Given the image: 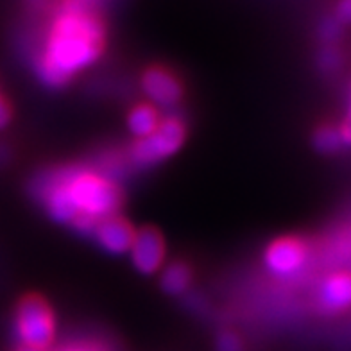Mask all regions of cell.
Instances as JSON below:
<instances>
[{"instance_id":"17","label":"cell","mask_w":351,"mask_h":351,"mask_svg":"<svg viewBox=\"0 0 351 351\" xmlns=\"http://www.w3.org/2000/svg\"><path fill=\"white\" fill-rule=\"evenodd\" d=\"M335 19L341 23H351V0H339Z\"/></svg>"},{"instance_id":"3","label":"cell","mask_w":351,"mask_h":351,"mask_svg":"<svg viewBox=\"0 0 351 351\" xmlns=\"http://www.w3.org/2000/svg\"><path fill=\"white\" fill-rule=\"evenodd\" d=\"M185 124L181 119L178 117L162 119L160 125L153 133L145 138H140L131 147V158L140 167L156 165L180 151L185 142Z\"/></svg>"},{"instance_id":"7","label":"cell","mask_w":351,"mask_h":351,"mask_svg":"<svg viewBox=\"0 0 351 351\" xmlns=\"http://www.w3.org/2000/svg\"><path fill=\"white\" fill-rule=\"evenodd\" d=\"M143 92L154 104L163 108H171L178 104L183 95V86L180 79L167 69H149L142 79Z\"/></svg>"},{"instance_id":"20","label":"cell","mask_w":351,"mask_h":351,"mask_svg":"<svg viewBox=\"0 0 351 351\" xmlns=\"http://www.w3.org/2000/svg\"><path fill=\"white\" fill-rule=\"evenodd\" d=\"M72 351H79V350H72Z\"/></svg>"},{"instance_id":"19","label":"cell","mask_w":351,"mask_h":351,"mask_svg":"<svg viewBox=\"0 0 351 351\" xmlns=\"http://www.w3.org/2000/svg\"><path fill=\"white\" fill-rule=\"evenodd\" d=\"M19 351H45V350H38V348H27V346H22Z\"/></svg>"},{"instance_id":"12","label":"cell","mask_w":351,"mask_h":351,"mask_svg":"<svg viewBox=\"0 0 351 351\" xmlns=\"http://www.w3.org/2000/svg\"><path fill=\"white\" fill-rule=\"evenodd\" d=\"M314 145L321 153H335L342 147V138L339 130L333 128H321L314 134Z\"/></svg>"},{"instance_id":"5","label":"cell","mask_w":351,"mask_h":351,"mask_svg":"<svg viewBox=\"0 0 351 351\" xmlns=\"http://www.w3.org/2000/svg\"><path fill=\"white\" fill-rule=\"evenodd\" d=\"M306 262V247L298 239H280L265 251V265L273 274L289 278L296 274Z\"/></svg>"},{"instance_id":"18","label":"cell","mask_w":351,"mask_h":351,"mask_svg":"<svg viewBox=\"0 0 351 351\" xmlns=\"http://www.w3.org/2000/svg\"><path fill=\"white\" fill-rule=\"evenodd\" d=\"M10 119H11L10 106L5 104L4 99L0 97V128H4V125L10 122Z\"/></svg>"},{"instance_id":"6","label":"cell","mask_w":351,"mask_h":351,"mask_svg":"<svg viewBox=\"0 0 351 351\" xmlns=\"http://www.w3.org/2000/svg\"><path fill=\"white\" fill-rule=\"evenodd\" d=\"M131 260L142 274H154L165 260V244L154 228H143L134 233L131 244Z\"/></svg>"},{"instance_id":"9","label":"cell","mask_w":351,"mask_h":351,"mask_svg":"<svg viewBox=\"0 0 351 351\" xmlns=\"http://www.w3.org/2000/svg\"><path fill=\"white\" fill-rule=\"evenodd\" d=\"M319 305L326 312H341L351 306V274L335 273L319 287Z\"/></svg>"},{"instance_id":"10","label":"cell","mask_w":351,"mask_h":351,"mask_svg":"<svg viewBox=\"0 0 351 351\" xmlns=\"http://www.w3.org/2000/svg\"><path fill=\"white\" fill-rule=\"evenodd\" d=\"M160 122H162L160 113L151 104H138V106H134L130 113V119H128L131 133L138 140L145 138V136L153 133L158 125H160Z\"/></svg>"},{"instance_id":"16","label":"cell","mask_w":351,"mask_h":351,"mask_svg":"<svg viewBox=\"0 0 351 351\" xmlns=\"http://www.w3.org/2000/svg\"><path fill=\"white\" fill-rule=\"evenodd\" d=\"M339 133H341L342 145H351V93H350V106H348V113L342 121L341 128H339Z\"/></svg>"},{"instance_id":"2","label":"cell","mask_w":351,"mask_h":351,"mask_svg":"<svg viewBox=\"0 0 351 351\" xmlns=\"http://www.w3.org/2000/svg\"><path fill=\"white\" fill-rule=\"evenodd\" d=\"M33 192L54 221L63 224H97L121 208L119 186L104 176L84 169H63L42 176Z\"/></svg>"},{"instance_id":"1","label":"cell","mask_w":351,"mask_h":351,"mask_svg":"<svg viewBox=\"0 0 351 351\" xmlns=\"http://www.w3.org/2000/svg\"><path fill=\"white\" fill-rule=\"evenodd\" d=\"M104 49V27L90 0H65L47 33L36 72L49 86H65L70 79L99 60Z\"/></svg>"},{"instance_id":"15","label":"cell","mask_w":351,"mask_h":351,"mask_svg":"<svg viewBox=\"0 0 351 351\" xmlns=\"http://www.w3.org/2000/svg\"><path fill=\"white\" fill-rule=\"evenodd\" d=\"M319 63L324 70H335L341 65V54L339 51H335L333 47H328L321 52V58H319Z\"/></svg>"},{"instance_id":"8","label":"cell","mask_w":351,"mask_h":351,"mask_svg":"<svg viewBox=\"0 0 351 351\" xmlns=\"http://www.w3.org/2000/svg\"><path fill=\"white\" fill-rule=\"evenodd\" d=\"M93 237L104 251L111 254H122L131 250L134 231L124 219L113 215V217L99 221L93 230Z\"/></svg>"},{"instance_id":"14","label":"cell","mask_w":351,"mask_h":351,"mask_svg":"<svg viewBox=\"0 0 351 351\" xmlns=\"http://www.w3.org/2000/svg\"><path fill=\"white\" fill-rule=\"evenodd\" d=\"M217 351H242V344L237 335L224 332L217 339Z\"/></svg>"},{"instance_id":"13","label":"cell","mask_w":351,"mask_h":351,"mask_svg":"<svg viewBox=\"0 0 351 351\" xmlns=\"http://www.w3.org/2000/svg\"><path fill=\"white\" fill-rule=\"evenodd\" d=\"M341 22L337 19L324 20L323 25H321V38L326 42H335L341 36Z\"/></svg>"},{"instance_id":"4","label":"cell","mask_w":351,"mask_h":351,"mask_svg":"<svg viewBox=\"0 0 351 351\" xmlns=\"http://www.w3.org/2000/svg\"><path fill=\"white\" fill-rule=\"evenodd\" d=\"M56 321L42 298H25L16 308V335L22 346L45 350L54 341Z\"/></svg>"},{"instance_id":"11","label":"cell","mask_w":351,"mask_h":351,"mask_svg":"<svg viewBox=\"0 0 351 351\" xmlns=\"http://www.w3.org/2000/svg\"><path fill=\"white\" fill-rule=\"evenodd\" d=\"M190 280H192V274H190V269L186 267L185 263L174 262L163 271L162 289L172 294V296L174 294H183L189 289Z\"/></svg>"}]
</instances>
